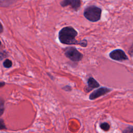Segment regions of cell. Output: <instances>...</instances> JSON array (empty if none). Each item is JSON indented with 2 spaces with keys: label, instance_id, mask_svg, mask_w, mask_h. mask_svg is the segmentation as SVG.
<instances>
[{
  "label": "cell",
  "instance_id": "7a4b0ae2",
  "mask_svg": "<svg viewBox=\"0 0 133 133\" xmlns=\"http://www.w3.org/2000/svg\"><path fill=\"white\" fill-rule=\"evenodd\" d=\"M101 15V9L95 6H88L84 11V17L89 21L96 22L100 20Z\"/></svg>",
  "mask_w": 133,
  "mask_h": 133
},
{
  "label": "cell",
  "instance_id": "30bf717a",
  "mask_svg": "<svg viewBox=\"0 0 133 133\" xmlns=\"http://www.w3.org/2000/svg\"><path fill=\"white\" fill-rule=\"evenodd\" d=\"M3 65L4 67L6 68H10L12 65V62L9 60V59H6L4 61L3 63Z\"/></svg>",
  "mask_w": 133,
  "mask_h": 133
},
{
  "label": "cell",
  "instance_id": "ba28073f",
  "mask_svg": "<svg viewBox=\"0 0 133 133\" xmlns=\"http://www.w3.org/2000/svg\"><path fill=\"white\" fill-rule=\"evenodd\" d=\"M100 127L103 130L107 131H108L110 129V125L108 123L104 122V123H101L100 124Z\"/></svg>",
  "mask_w": 133,
  "mask_h": 133
},
{
  "label": "cell",
  "instance_id": "ac0fdd59",
  "mask_svg": "<svg viewBox=\"0 0 133 133\" xmlns=\"http://www.w3.org/2000/svg\"><path fill=\"white\" fill-rule=\"evenodd\" d=\"M0 133H5V132H0Z\"/></svg>",
  "mask_w": 133,
  "mask_h": 133
},
{
  "label": "cell",
  "instance_id": "5b68a950",
  "mask_svg": "<svg viewBox=\"0 0 133 133\" xmlns=\"http://www.w3.org/2000/svg\"><path fill=\"white\" fill-rule=\"evenodd\" d=\"M111 91V89L107 87H100L97 90L94 91L89 95V98L90 100H94L97 98H99L102 96L105 95L109 93Z\"/></svg>",
  "mask_w": 133,
  "mask_h": 133
},
{
  "label": "cell",
  "instance_id": "8fae6325",
  "mask_svg": "<svg viewBox=\"0 0 133 133\" xmlns=\"http://www.w3.org/2000/svg\"><path fill=\"white\" fill-rule=\"evenodd\" d=\"M123 133H133V126H129L123 130Z\"/></svg>",
  "mask_w": 133,
  "mask_h": 133
},
{
  "label": "cell",
  "instance_id": "2e32d148",
  "mask_svg": "<svg viewBox=\"0 0 133 133\" xmlns=\"http://www.w3.org/2000/svg\"><path fill=\"white\" fill-rule=\"evenodd\" d=\"M3 31V27L2 24L0 23V33H2Z\"/></svg>",
  "mask_w": 133,
  "mask_h": 133
},
{
  "label": "cell",
  "instance_id": "4fadbf2b",
  "mask_svg": "<svg viewBox=\"0 0 133 133\" xmlns=\"http://www.w3.org/2000/svg\"><path fill=\"white\" fill-rule=\"evenodd\" d=\"M6 56V54L5 52L0 50V60L3 59L4 57H5Z\"/></svg>",
  "mask_w": 133,
  "mask_h": 133
},
{
  "label": "cell",
  "instance_id": "e0dca14e",
  "mask_svg": "<svg viewBox=\"0 0 133 133\" xmlns=\"http://www.w3.org/2000/svg\"><path fill=\"white\" fill-rule=\"evenodd\" d=\"M1 42H0V45H1Z\"/></svg>",
  "mask_w": 133,
  "mask_h": 133
},
{
  "label": "cell",
  "instance_id": "3957f363",
  "mask_svg": "<svg viewBox=\"0 0 133 133\" xmlns=\"http://www.w3.org/2000/svg\"><path fill=\"white\" fill-rule=\"evenodd\" d=\"M64 54L67 58L74 62L79 61L82 59L83 57L82 54L73 47H67L65 49Z\"/></svg>",
  "mask_w": 133,
  "mask_h": 133
},
{
  "label": "cell",
  "instance_id": "9c48e42d",
  "mask_svg": "<svg viewBox=\"0 0 133 133\" xmlns=\"http://www.w3.org/2000/svg\"><path fill=\"white\" fill-rule=\"evenodd\" d=\"M4 112V100L0 97V117L3 115Z\"/></svg>",
  "mask_w": 133,
  "mask_h": 133
},
{
  "label": "cell",
  "instance_id": "8992f818",
  "mask_svg": "<svg viewBox=\"0 0 133 133\" xmlns=\"http://www.w3.org/2000/svg\"><path fill=\"white\" fill-rule=\"evenodd\" d=\"M60 4L62 7L70 5L74 10H77L81 6V0H63Z\"/></svg>",
  "mask_w": 133,
  "mask_h": 133
},
{
  "label": "cell",
  "instance_id": "7c38bea8",
  "mask_svg": "<svg viewBox=\"0 0 133 133\" xmlns=\"http://www.w3.org/2000/svg\"><path fill=\"white\" fill-rule=\"evenodd\" d=\"M6 129H7V128L5 126L4 120L2 118H0V130Z\"/></svg>",
  "mask_w": 133,
  "mask_h": 133
},
{
  "label": "cell",
  "instance_id": "277c9868",
  "mask_svg": "<svg viewBox=\"0 0 133 133\" xmlns=\"http://www.w3.org/2000/svg\"><path fill=\"white\" fill-rule=\"evenodd\" d=\"M109 56L112 59L116 61H122L128 59V57L124 51L119 49L112 51L109 54Z\"/></svg>",
  "mask_w": 133,
  "mask_h": 133
},
{
  "label": "cell",
  "instance_id": "52a82bcc",
  "mask_svg": "<svg viewBox=\"0 0 133 133\" xmlns=\"http://www.w3.org/2000/svg\"><path fill=\"white\" fill-rule=\"evenodd\" d=\"M100 86L98 82L93 77H89L87 81V87L86 88V92L91 91L94 88H98Z\"/></svg>",
  "mask_w": 133,
  "mask_h": 133
},
{
  "label": "cell",
  "instance_id": "9a60e30c",
  "mask_svg": "<svg viewBox=\"0 0 133 133\" xmlns=\"http://www.w3.org/2000/svg\"><path fill=\"white\" fill-rule=\"evenodd\" d=\"M5 85V83L3 82H0V88L3 87Z\"/></svg>",
  "mask_w": 133,
  "mask_h": 133
},
{
  "label": "cell",
  "instance_id": "6da1fadb",
  "mask_svg": "<svg viewBox=\"0 0 133 133\" xmlns=\"http://www.w3.org/2000/svg\"><path fill=\"white\" fill-rule=\"evenodd\" d=\"M77 35V31L72 26H65L59 32V39L60 42L66 45H79L82 47L87 46V42L84 39L77 41L75 37Z\"/></svg>",
  "mask_w": 133,
  "mask_h": 133
},
{
  "label": "cell",
  "instance_id": "5bb4252c",
  "mask_svg": "<svg viewBox=\"0 0 133 133\" xmlns=\"http://www.w3.org/2000/svg\"><path fill=\"white\" fill-rule=\"evenodd\" d=\"M129 54L130 55V56L133 57V43L129 50Z\"/></svg>",
  "mask_w": 133,
  "mask_h": 133
}]
</instances>
